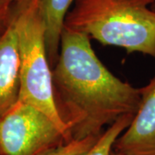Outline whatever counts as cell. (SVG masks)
Listing matches in <instances>:
<instances>
[{
    "instance_id": "cell-9",
    "label": "cell",
    "mask_w": 155,
    "mask_h": 155,
    "mask_svg": "<svg viewBox=\"0 0 155 155\" xmlns=\"http://www.w3.org/2000/svg\"><path fill=\"white\" fill-rule=\"evenodd\" d=\"M98 138L99 137H91L82 140H71L48 150L41 155H77L91 147Z\"/></svg>"
},
{
    "instance_id": "cell-6",
    "label": "cell",
    "mask_w": 155,
    "mask_h": 155,
    "mask_svg": "<svg viewBox=\"0 0 155 155\" xmlns=\"http://www.w3.org/2000/svg\"><path fill=\"white\" fill-rule=\"evenodd\" d=\"M20 54L13 5L10 21L0 32V116L19 100Z\"/></svg>"
},
{
    "instance_id": "cell-10",
    "label": "cell",
    "mask_w": 155,
    "mask_h": 155,
    "mask_svg": "<svg viewBox=\"0 0 155 155\" xmlns=\"http://www.w3.org/2000/svg\"><path fill=\"white\" fill-rule=\"evenodd\" d=\"M13 5L5 0H0V32L5 28L10 21Z\"/></svg>"
},
{
    "instance_id": "cell-13",
    "label": "cell",
    "mask_w": 155,
    "mask_h": 155,
    "mask_svg": "<svg viewBox=\"0 0 155 155\" xmlns=\"http://www.w3.org/2000/svg\"><path fill=\"white\" fill-rule=\"evenodd\" d=\"M109 155H120V154H118V153H115V152H113V151H111L110 152V153Z\"/></svg>"
},
{
    "instance_id": "cell-8",
    "label": "cell",
    "mask_w": 155,
    "mask_h": 155,
    "mask_svg": "<svg viewBox=\"0 0 155 155\" xmlns=\"http://www.w3.org/2000/svg\"><path fill=\"white\" fill-rule=\"evenodd\" d=\"M134 115H126L118 119L102 133L91 147L77 155H109L118 136L131 123Z\"/></svg>"
},
{
    "instance_id": "cell-11",
    "label": "cell",
    "mask_w": 155,
    "mask_h": 155,
    "mask_svg": "<svg viewBox=\"0 0 155 155\" xmlns=\"http://www.w3.org/2000/svg\"><path fill=\"white\" fill-rule=\"evenodd\" d=\"M8 3H10L11 5L13 4H16V3H19V2H22V1H24V0H5Z\"/></svg>"
},
{
    "instance_id": "cell-4",
    "label": "cell",
    "mask_w": 155,
    "mask_h": 155,
    "mask_svg": "<svg viewBox=\"0 0 155 155\" xmlns=\"http://www.w3.org/2000/svg\"><path fill=\"white\" fill-rule=\"evenodd\" d=\"M69 142L49 116L18 101L0 116V155H41Z\"/></svg>"
},
{
    "instance_id": "cell-2",
    "label": "cell",
    "mask_w": 155,
    "mask_h": 155,
    "mask_svg": "<svg viewBox=\"0 0 155 155\" xmlns=\"http://www.w3.org/2000/svg\"><path fill=\"white\" fill-rule=\"evenodd\" d=\"M154 0H75L64 28L155 59Z\"/></svg>"
},
{
    "instance_id": "cell-5",
    "label": "cell",
    "mask_w": 155,
    "mask_h": 155,
    "mask_svg": "<svg viewBox=\"0 0 155 155\" xmlns=\"http://www.w3.org/2000/svg\"><path fill=\"white\" fill-rule=\"evenodd\" d=\"M139 89L138 110L113 145L112 151L120 155H155V74Z\"/></svg>"
},
{
    "instance_id": "cell-12",
    "label": "cell",
    "mask_w": 155,
    "mask_h": 155,
    "mask_svg": "<svg viewBox=\"0 0 155 155\" xmlns=\"http://www.w3.org/2000/svg\"><path fill=\"white\" fill-rule=\"evenodd\" d=\"M151 9H152L153 11H155V0H154V2H153V4L151 5Z\"/></svg>"
},
{
    "instance_id": "cell-3",
    "label": "cell",
    "mask_w": 155,
    "mask_h": 155,
    "mask_svg": "<svg viewBox=\"0 0 155 155\" xmlns=\"http://www.w3.org/2000/svg\"><path fill=\"white\" fill-rule=\"evenodd\" d=\"M16 24L20 54L19 100L37 108L55 122L67 134V127L56 110L52 67L45 43V28L38 0L15 4ZM70 141V140H69Z\"/></svg>"
},
{
    "instance_id": "cell-1",
    "label": "cell",
    "mask_w": 155,
    "mask_h": 155,
    "mask_svg": "<svg viewBox=\"0 0 155 155\" xmlns=\"http://www.w3.org/2000/svg\"><path fill=\"white\" fill-rule=\"evenodd\" d=\"M52 76L56 110L70 141L99 137L106 127L138 110L140 89L116 77L84 34L63 28Z\"/></svg>"
},
{
    "instance_id": "cell-7",
    "label": "cell",
    "mask_w": 155,
    "mask_h": 155,
    "mask_svg": "<svg viewBox=\"0 0 155 155\" xmlns=\"http://www.w3.org/2000/svg\"><path fill=\"white\" fill-rule=\"evenodd\" d=\"M75 0H38L45 28L46 50L51 67L55 66L61 46V34L70 7Z\"/></svg>"
}]
</instances>
